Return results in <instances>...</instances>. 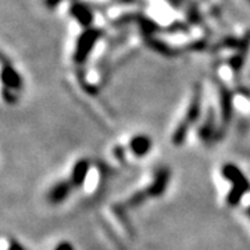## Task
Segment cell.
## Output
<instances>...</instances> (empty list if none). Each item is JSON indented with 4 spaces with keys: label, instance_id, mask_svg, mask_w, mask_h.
Returning a JSON list of instances; mask_svg holds the SVG:
<instances>
[{
    "label": "cell",
    "instance_id": "obj_1",
    "mask_svg": "<svg viewBox=\"0 0 250 250\" xmlns=\"http://www.w3.org/2000/svg\"><path fill=\"white\" fill-rule=\"evenodd\" d=\"M224 174H225L227 178L232 182V185L235 184L233 190L231 192V195H229V202L231 203H236L239 200V197H241L239 193L243 192V190L246 192L249 189V182H248L246 177H243V174L235 166H225Z\"/></svg>",
    "mask_w": 250,
    "mask_h": 250
},
{
    "label": "cell",
    "instance_id": "obj_2",
    "mask_svg": "<svg viewBox=\"0 0 250 250\" xmlns=\"http://www.w3.org/2000/svg\"><path fill=\"white\" fill-rule=\"evenodd\" d=\"M131 149L132 153L136 156H145L150 149V141L147 136H136L131 142Z\"/></svg>",
    "mask_w": 250,
    "mask_h": 250
},
{
    "label": "cell",
    "instance_id": "obj_3",
    "mask_svg": "<svg viewBox=\"0 0 250 250\" xmlns=\"http://www.w3.org/2000/svg\"><path fill=\"white\" fill-rule=\"evenodd\" d=\"M68 182H60L52 188V190L49 192V199L52 200V203H60L68 196Z\"/></svg>",
    "mask_w": 250,
    "mask_h": 250
},
{
    "label": "cell",
    "instance_id": "obj_4",
    "mask_svg": "<svg viewBox=\"0 0 250 250\" xmlns=\"http://www.w3.org/2000/svg\"><path fill=\"white\" fill-rule=\"evenodd\" d=\"M86 171H88V163H86V160H81L80 163H77V166L74 168V172H72V181L75 182V185H82L81 182L85 178Z\"/></svg>",
    "mask_w": 250,
    "mask_h": 250
},
{
    "label": "cell",
    "instance_id": "obj_5",
    "mask_svg": "<svg viewBox=\"0 0 250 250\" xmlns=\"http://www.w3.org/2000/svg\"><path fill=\"white\" fill-rule=\"evenodd\" d=\"M57 250H72V249H71V246L67 243V245H62V246H60Z\"/></svg>",
    "mask_w": 250,
    "mask_h": 250
},
{
    "label": "cell",
    "instance_id": "obj_6",
    "mask_svg": "<svg viewBox=\"0 0 250 250\" xmlns=\"http://www.w3.org/2000/svg\"><path fill=\"white\" fill-rule=\"evenodd\" d=\"M248 214H249V218H250V208H249V211H248Z\"/></svg>",
    "mask_w": 250,
    "mask_h": 250
},
{
    "label": "cell",
    "instance_id": "obj_7",
    "mask_svg": "<svg viewBox=\"0 0 250 250\" xmlns=\"http://www.w3.org/2000/svg\"><path fill=\"white\" fill-rule=\"evenodd\" d=\"M13 250H21V249H18V248H16V249H13Z\"/></svg>",
    "mask_w": 250,
    "mask_h": 250
}]
</instances>
